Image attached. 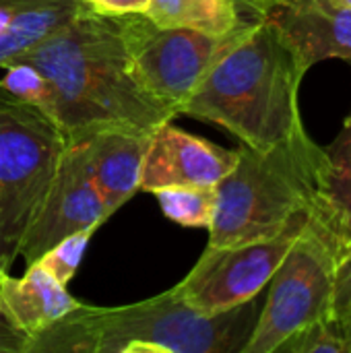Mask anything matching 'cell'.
<instances>
[{
    "label": "cell",
    "instance_id": "6da1fadb",
    "mask_svg": "<svg viewBox=\"0 0 351 353\" xmlns=\"http://www.w3.org/2000/svg\"><path fill=\"white\" fill-rule=\"evenodd\" d=\"M4 70V93L43 114L66 145L103 128L153 132L176 118L137 83L122 19L85 6Z\"/></svg>",
    "mask_w": 351,
    "mask_h": 353
},
{
    "label": "cell",
    "instance_id": "7a4b0ae2",
    "mask_svg": "<svg viewBox=\"0 0 351 353\" xmlns=\"http://www.w3.org/2000/svg\"><path fill=\"white\" fill-rule=\"evenodd\" d=\"M306 66L267 21L244 25L182 103L186 114L230 130L252 149H269L298 128Z\"/></svg>",
    "mask_w": 351,
    "mask_h": 353
},
{
    "label": "cell",
    "instance_id": "3957f363",
    "mask_svg": "<svg viewBox=\"0 0 351 353\" xmlns=\"http://www.w3.org/2000/svg\"><path fill=\"white\" fill-rule=\"evenodd\" d=\"M259 312L252 298L217 314H201L174 288L116 308L81 302L39 333L29 353H242Z\"/></svg>",
    "mask_w": 351,
    "mask_h": 353
},
{
    "label": "cell",
    "instance_id": "277c9868",
    "mask_svg": "<svg viewBox=\"0 0 351 353\" xmlns=\"http://www.w3.org/2000/svg\"><path fill=\"white\" fill-rule=\"evenodd\" d=\"M325 151L306 128L269 149L238 147L234 170L215 186L217 205L207 246L269 240L312 215Z\"/></svg>",
    "mask_w": 351,
    "mask_h": 353
},
{
    "label": "cell",
    "instance_id": "5b68a950",
    "mask_svg": "<svg viewBox=\"0 0 351 353\" xmlns=\"http://www.w3.org/2000/svg\"><path fill=\"white\" fill-rule=\"evenodd\" d=\"M64 149V137L43 114L0 97V271L17 261Z\"/></svg>",
    "mask_w": 351,
    "mask_h": 353
},
{
    "label": "cell",
    "instance_id": "8992f818",
    "mask_svg": "<svg viewBox=\"0 0 351 353\" xmlns=\"http://www.w3.org/2000/svg\"><path fill=\"white\" fill-rule=\"evenodd\" d=\"M337 244L310 217L269 281L254 331L242 353H277L302 327L331 316Z\"/></svg>",
    "mask_w": 351,
    "mask_h": 353
},
{
    "label": "cell",
    "instance_id": "52a82bcc",
    "mask_svg": "<svg viewBox=\"0 0 351 353\" xmlns=\"http://www.w3.org/2000/svg\"><path fill=\"white\" fill-rule=\"evenodd\" d=\"M137 83L176 116L234 35H209L186 27H159L147 14H120ZM248 25V23H246Z\"/></svg>",
    "mask_w": 351,
    "mask_h": 353
},
{
    "label": "cell",
    "instance_id": "ba28073f",
    "mask_svg": "<svg viewBox=\"0 0 351 353\" xmlns=\"http://www.w3.org/2000/svg\"><path fill=\"white\" fill-rule=\"evenodd\" d=\"M308 219L310 213L302 215L285 232L269 240L207 246L174 292L201 314H217L259 298Z\"/></svg>",
    "mask_w": 351,
    "mask_h": 353
},
{
    "label": "cell",
    "instance_id": "9c48e42d",
    "mask_svg": "<svg viewBox=\"0 0 351 353\" xmlns=\"http://www.w3.org/2000/svg\"><path fill=\"white\" fill-rule=\"evenodd\" d=\"M108 219L101 192L87 170L83 147L70 143L62 153L48 196L21 244L19 256L31 265L62 238L87 228H101Z\"/></svg>",
    "mask_w": 351,
    "mask_h": 353
},
{
    "label": "cell",
    "instance_id": "30bf717a",
    "mask_svg": "<svg viewBox=\"0 0 351 353\" xmlns=\"http://www.w3.org/2000/svg\"><path fill=\"white\" fill-rule=\"evenodd\" d=\"M238 149L219 147L163 122L151 132L143 161L141 192L168 186H217L236 165Z\"/></svg>",
    "mask_w": 351,
    "mask_h": 353
},
{
    "label": "cell",
    "instance_id": "8fae6325",
    "mask_svg": "<svg viewBox=\"0 0 351 353\" xmlns=\"http://www.w3.org/2000/svg\"><path fill=\"white\" fill-rule=\"evenodd\" d=\"M261 21L281 33L306 70L331 58L351 62V10L335 0H279Z\"/></svg>",
    "mask_w": 351,
    "mask_h": 353
},
{
    "label": "cell",
    "instance_id": "7c38bea8",
    "mask_svg": "<svg viewBox=\"0 0 351 353\" xmlns=\"http://www.w3.org/2000/svg\"><path fill=\"white\" fill-rule=\"evenodd\" d=\"M149 139L151 132L145 130L103 128L79 141L87 170L101 192L110 217L141 192V174Z\"/></svg>",
    "mask_w": 351,
    "mask_h": 353
},
{
    "label": "cell",
    "instance_id": "4fadbf2b",
    "mask_svg": "<svg viewBox=\"0 0 351 353\" xmlns=\"http://www.w3.org/2000/svg\"><path fill=\"white\" fill-rule=\"evenodd\" d=\"M81 302L37 261L27 265L23 277L0 271V306L6 316L31 339L56 325Z\"/></svg>",
    "mask_w": 351,
    "mask_h": 353
},
{
    "label": "cell",
    "instance_id": "5bb4252c",
    "mask_svg": "<svg viewBox=\"0 0 351 353\" xmlns=\"http://www.w3.org/2000/svg\"><path fill=\"white\" fill-rule=\"evenodd\" d=\"M81 0H0V68L64 27Z\"/></svg>",
    "mask_w": 351,
    "mask_h": 353
},
{
    "label": "cell",
    "instance_id": "9a60e30c",
    "mask_svg": "<svg viewBox=\"0 0 351 353\" xmlns=\"http://www.w3.org/2000/svg\"><path fill=\"white\" fill-rule=\"evenodd\" d=\"M323 151L321 186L310 217L341 248L351 242V114L333 143L323 147Z\"/></svg>",
    "mask_w": 351,
    "mask_h": 353
},
{
    "label": "cell",
    "instance_id": "2e32d148",
    "mask_svg": "<svg viewBox=\"0 0 351 353\" xmlns=\"http://www.w3.org/2000/svg\"><path fill=\"white\" fill-rule=\"evenodd\" d=\"M143 14L159 27H186L209 35H228L252 23L242 17L236 0H151Z\"/></svg>",
    "mask_w": 351,
    "mask_h": 353
},
{
    "label": "cell",
    "instance_id": "e0dca14e",
    "mask_svg": "<svg viewBox=\"0 0 351 353\" xmlns=\"http://www.w3.org/2000/svg\"><path fill=\"white\" fill-rule=\"evenodd\" d=\"M161 213L184 228H209L217 205L215 186H168L153 192Z\"/></svg>",
    "mask_w": 351,
    "mask_h": 353
},
{
    "label": "cell",
    "instance_id": "ac0fdd59",
    "mask_svg": "<svg viewBox=\"0 0 351 353\" xmlns=\"http://www.w3.org/2000/svg\"><path fill=\"white\" fill-rule=\"evenodd\" d=\"M277 353H351V347L343 327L333 316H325L296 331Z\"/></svg>",
    "mask_w": 351,
    "mask_h": 353
},
{
    "label": "cell",
    "instance_id": "d6986e66",
    "mask_svg": "<svg viewBox=\"0 0 351 353\" xmlns=\"http://www.w3.org/2000/svg\"><path fill=\"white\" fill-rule=\"evenodd\" d=\"M97 232V228H87L81 232H74L66 238H62L60 242H56L52 248H48L37 263L52 275L56 277L62 285H68L70 279L77 275L79 265L85 256V250L93 238V234Z\"/></svg>",
    "mask_w": 351,
    "mask_h": 353
},
{
    "label": "cell",
    "instance_id": "ffe728a7",
    "mask_svg": "<svg viewBox=\"0 0 351 353\" xmlns=\"http://www.w3.org/2000/svg\"><path fill=\"white\" fill-rule=\"evenodd\" d=\"M331 316L339 325H343L351 316V242L337 248Z\"/></svg>",
    "mask_w": 351,
    "mask_h": 353
},
{
    "label": "cell",
    "instance_id": "44dd1931",
    "mask_svg": "<svg viewBox=\"0 0 351 353\" xmlns=\"http://www.w3.org/2000/svg\"><path fill=\"white\" fill-rule=\"evenodd\" d=\"M33 339L23 333L0 306V353H29Z\"/></svg>",
    "mask_w": 351,
    "mask_h": 353
},
{
    "label": "cell",
    "instance_id": "7402d4cb",
    "mask_svg": "<svg viewBox=\"0 0 351 353\" xmlns=\"http://www.w3.org/2000/svg\"><path fill=\"white\" fill-rule=\"evenodd\" d=\"M81 4L97 14L106 17H120L132 12H145L151 0H81Z\"/></svg>",
    "mask_w": 351,
    "mask_h": 353
},
{
    "label": "cell",
    "instance_id": "603a6c76",
    "mask_svg": "<svg viewBox=\"0 0 351 353\" xmlns=\"http://www.w3.org/2000/svg\"><path fill=\"white\" fill-rule=\"evenodd\" d=\"M343 327V331H345V337H348V343H350V347H351V316L341 325Z\"/></svg>",
    "mask_w": 351,
    "mask_h": 353
},
{
    "label": "cell",
    "instance_id": "cb8c5ba5",
    "mask_svg": "<svg viewBox=\"0 0 351 353\" xmlns=\"http://www.w3.org/2000/svg\"><path fill=\"white\" fill-rule=\"evenodd\" d=\"M337 4H341V6H345V8H350L351 10V0H335Z\"/></svg>",
    "mask_w": 351,
    "mask_h": 353
}]
</instances>
